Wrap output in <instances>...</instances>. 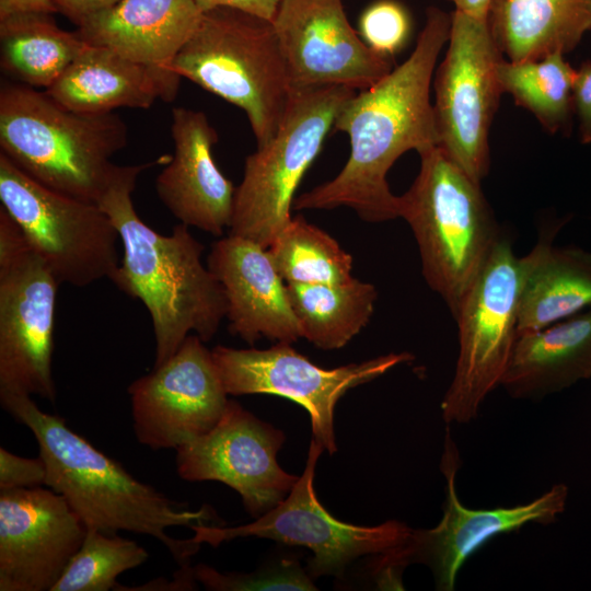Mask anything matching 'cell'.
<instances>
[{
  "label": "cell",
  "instance_id": "obj_26",
  "mask_svg": "<svg viewBox=\"0 0 591 591\" xmlns=\"http://www.w3.org/2000/svg\"><path fill=\"white\" fill-rule=\"evenodd\" d=\"M86 46L77 31L62 30L49 13L0 19V68L20 84L48 89Z\"/></svg>",
  "mask_w": 591,
  "mask_h": 591
},
{
  "label": "cell",
  "instance_id": "obj_27",
  "mask_svg": "<svg viewBox=\"0 0 591 591\" xmlns=\"http://www.w3.org/2000/svg\"><path fill=\"white\" fill-rule=\"evenodd\" d=\"M301 337L323 350L344 347L374 312L378 292L357 278L344 283H286Z\"/></svg>",
  "mask_w": 591,
  "mask_h": 591
},
{
  "label": "cell",
  "instance_id": "obj_30",
  "mask_svg": "<svg viewBox=\"0 0 591 591\" xmlns=\"http://www.w3.org/2000/svg\"><path fill=\"white\" fill-rule=\"evenodd\" d=\"M148 557V552L132 540L88 530L51 591L115 590L117 577L146 563Z\"/></svg>",
  "mask_w": 591,
  "mask_h": 591
},
{
  "label": "cell",
  "instance_id": "obj_34",
  "mask_svg": "<svg viewBox=\"0 0 591 591\" xmlns=\"http://www.w3.org/2000/svg\"><path fill=\"white\" fill-rule=\"evenodd\" d=\"M573 107L579 119L582 143H591V60L577 70L573 83Z\"/></svg>",
  "mask_w": 591,
  "mask_h": 591
},
{
  "label": "cell",
  "instance_id": "obj_6",
  "mask_svg": "<svg viewBox=\"0 0 591 591\" xmlns=\"http://www.w3.org/2000/svg\"><path fill=\"white\" fill-rule=\"evenodd\" d=\"M171 69L244 111L257 147L275 136L292 95L273 23L235 9L202 12Z\"/></svg>",
  "mask_w": 591,
  "mask_h": 591
},
{
  "label": "cell",
  "instance_id": "obj_19",
  "mask_svg": "<svg viewBox=\"0 0 591 591\" xmlns=\"http://www.w3.org/2000/svg\"><path fill=\"white\" fill-rule=\"evenodd\" d=\"M171 117L174 154L155 179L158 196L179 223L222 235L236 187L213 160L217 130L201 111L174 107Z\"/></svg>",
  "mask_w": 591,
  "mask_h": 591
},
{
  "label": "cell",
  "instance_id": "obj_31",
  "mask_svg": "<svg viewBox=\"0 0 591 591\" xmlns=\"http://www.w3.org/2000/svg\"><path fill=\"white\" fill-rule=\"evenodd\" d=\"M196 581L209 590H316L312 578L293 560H281L269 569L252 573H221L207 565L193 568Z\"/></svg>",
  "mask_w": 591,
  "mask_h": 591
},
{
  "label": "cell",
  "instance_id": "obj_13",
  "mask_svg": "<svg viewBox=\"0 0 591 591\" xmlns=\"http://www.w3.org/2000/svg\"><path fill=\"white\" fill-rule=\"evenodd\" d=\"M211 351L228 395L270 394L301 405L310 415L312 438L329 454L337 450L334 410L340 397L413 359L408 352L387 354L325 369L288 343H277L267 349L219 345Z\"/></svg>",
  "mask_w": 591,
  "mask_h": 591
},
{
  "label": "cell",
  "instance_id": "obj_18",
  "mask_svg": "<svg viewBox=\"0 0 591 591\" xmlns=\"http://www.w3.org/2000/svg\"><path fill=\"white\" fill-rule=\"evenodd\" d=\"M86 532L50 488L0 489V590L51 591Z\"/></svg>",
  "mask_w": 591,
  "mask_h": 591
},
{
  "label": "cell",
  "instance_id": "obj_2",
  "mask_svg": "<svg viewBox=\"0 0 591 591\" xmlns=\"http://www.w3.org/2000/svg\"><path fill=\"white\" fill-rule=\"evenodd\" d=\"M171 157L137 165H117L96 202L111 218L123 246L121 262L111 281L147 308L153 327V367L171 358L195 332L210 340L227 317L224 290L201 260L204 245L189 227L176 224L167 235L138 216L131 194L142 171L166 164Z\"/></svg>",
  "mask_w": 591,
  "mask_h": 591
},
{
  "label": "cell",
  "instance_id": "obj_1",
  "mask_svg": "<svg viewBox=\"0 0 591 591\" xmlns=\"http://www.w3.org/2000/svg\"><path fill=\"white\" fill-rule=\"evenodd\" d=\"M450 28L451 14L429 7L410 56L343 105L333 129L348 135L349 158L333 179L296 197V210L348 207L368 222L398 218L386 175L405 152L439 146L430 85Z\"/></svg>",
  "mask_w": 591,
  "mask_h": 591
},
{
  "label": "cell",
  "instance_id": "obj_8",
  "mask_svg": "<svg viewBox=\"0 0 591 591\" xmlns=\"http://www.w3.org/2000/svg\"><path fill=\"white\" fill-rule=\"evenodd\" d=\"M0 201L60 283L109 280L119 266V234L95 202L55 192L0 153Z\"/></svg>",
  "mask_w": 591,
  "mask_h": 591
},
{
  "label": "cell",
  "instance_id": "obj_23",
  "mask_svg": "<svg viewBox=\"0 0 591 591\" xmlns=\"http://www.w3.org/2000/svg\"><path fill=\"white\" fill-rule=\"evenodd\" d=\"M591 378V308L517 336L500 385L513 398L540 399Z\"/></svg>",
  "mask_w": 591,
  "mask_h": 591
},
{
  "label": "cell",
  "instance_id": "obj_20",
  "mask_svg": "<svg viewBox=\"0 0 591 591\" xmlns=\"http://www.w3.org/2000/svg\"><path fill=\"white\" fill-rule=\"evenodd\" d=\"M207 266L224 290L233 335L250 345L262 337L288 344L301 338L287 285L267 248L229 234L212 244Z\"/></svg>",
  "mask_w": 591,
  "mask_h": 591
},
{
  "label": "cell",
  "instance_id": "obj_21",
  "mask_svg": "<svg viewBox=\"0 0 591 591\" xmlns=\"http://www.w3.org/2000/svg\"><path fill=\"white\" fill-rule=\"evenodd\" d=\"M179 79L172 70L88 44L45 91L73 112L104 114L119 107L149 108L158 100L171 102L177 94Z\"/></svg>",
  "mask_w": 591,
  "mask_h": 591
},
{
  "label": "cell",
  "instance_id": "obj_36",
  "mask_svg": "<svg viewBox=\"0 0 591 591\" xmlns=\"http://www.w3.org/2000/svg\"><path fill=\"white\" fill-rule=\"evenodd\" d=\"M119 0H51L58 13L79 26L91 15L114 5Z\"/></svg>",
  "mask_w": 591,
  "mask_h": 591
},
{
  "label": "cell",
  "instance_id": "obj_5",
  "mask_svg": "<svg viewBox=\"0 0 591 591\" xmlns=\"http://www.w3.org/2000/svg\"><path fill=\"white\" fill-rule=\"evenodd\" d=\"M419 157L418 175L398 196V218L414 233L426 282L455 318L501 234L480 183L439 147Z\"/></svg>",
  "mask_w": 591,
  "mask_h": 591
},
{
  "label": "cell",
  "instance_id": "obj_22",
  "mask_svg": "<svg viewBox=\"0 0 591 591\" xmlns=\"http://www.w3.org/2000/svg\"><path fill=\"white\" fill-rule=\"evenodd\" d=\"M201 15L194 0H119L84 20L77 32L89 45L172 70Z\"/></svg>",
  "mask_w": 591,
  "mask_h": 591
},
{
  "label": "cell",
  "instance_id": "obj_16",
  "mask_svg": "<svg viewBox=\"0 0 591 591\" xmlns=\"http://www.w3.org/2000/svg\"><path fill=\"white\" fill-rule=\"evenodd\" d=\"M285 439L281 430L229 399L210 431L176 449L177 473L188 482L230 486L247 512L258 518L282 501L299 479L277 462Z\"/></svg>",
  "mask_w": 591,
  "mask_h": 591
},
{
  "label": "cell",
  "instance_id": "obj_24",
  "mask_svg": "<svg viewBox=\"0 0 591 591\" xmlns=\"http://www.w3.org/2000/svg\"><path fill=\"white\" fill-rule=\"evenodd\" d=\"M555 231L519 257L518 335L543 329L591 306V252L555 246Z\"/></svg>",
  "mask_w": 591,
  "mask_h": 591
},
{
  "label": "cell",
  "instance_id": "obj_11",
  "mask_svg": "<svg viewBox=\"0 0 591 591\" xmlns=\"http://www.w3.org/2000/svg\"><path fill=\"white\" fill-rule=\"evenodd\" d=\"M503 58L487 21L451 13L448 49L433 73L438 147L477 183L489 172V130L502 94L497 71Z\"/></svg>",
  "mask_w": 591,
  "mask_h": 591
},
{
  "label": "cell",
  "instance_id": "obj_9",
  "mask_svg": "<svg viewBox=\"0 0 591 591\" xmlns=\"http://www.w3.org/2000/svg\"><path fill=\"white\" fill-rule=\"evenodd\" d=\"M59 285L0 207V393L55 401L51 354Z\"/></svg>",
  "mask_w": 591,
  "mask_h": 591
},
{
  "label": "cell",
  "instance_id": "obj_15",
  "mask_svg": "<svg viewBox=\"0 0 591 591\" xmlns=\"http://www.w3.org/2000/svg\"><path fill=\"white\" fill-rule=\"evenodd\" d=\"M447 429L440 464L447 484L442 518L432 529L413 530L409 542L389 560L398 569L410 563H422L430 568L438 590L453 591L467 558L495 536L517 531L528 523H553L565 510L568 487L556 484L538 498L514 507L467 508L456 494L455 477L461 461Z\"/></svg>",
  "mask_w": 591,
  "mask_h": 591
},
{
  "label": "cell",
  "instance_id": "obj_14",
  "mask_svg": "<svg viewBox=\"0 0 591 591\" xmlns=\"http://www.w3.org/2000/svg\"><path fill=\"white\" fill-rule=\"evenodd\" d=\"M204 343L189 335L171 358L128 386L141 444L176 450L210 431L223 416L228 393Z\"/></svg>",
  "mask_w": 591,
  "mask_h": 591
},
{
  "label": "cell",
  "instance_id": "obj_7",
  "mask_svg": "<svg viewBox=\"0 0 591 591\" xmlns=\"http://www.w3.org/2000/svg\"><path fill=\"white\" fill-rule=\"evenodd\" d=\"M356 92L343 85L292 92L275 136L245 160L229 234L268 248L290 222L299 184Z\"/></svg>",
  "mask_w": 591,
  "mask_h": 591
},
{
  "label": "cell",
  "instance_id": "obj_37",
  "mask_svg": "<svg viewBox=\"0 0 591 591\" xmlns=\"http://www.w3.org/2000/svg\"><path fill=\"white\" fill-rule=\"evenodd\" d=\"M194 581H196V579L194 577L193 568H190L189 565H186L181 566V569L175 573L173 581L157 579L137 588H123L118 584L115 590H189L193 589Z\"/></svg>",
  "mask_w": 591,
  "mask_h": 591
},
{
  "label": "cell",
  "instance_id": "obj_4",
  "mask_svg": "<svg viewBox=\"0 0 591 591\" xmlns=\"http://www.w3.org/2000/svg\"><path fill=\"white\" fill-rule=\"evenodd\" d=\"M128 128L112 113L73 112L34 88L2 82L0 148L16 167L60 194L97 202L117 165Z\"/></svg>",
  "mask_w": 591,
  "mask_h": 591
},
{
  "label": "cell",
  "instance_id": "obj_12",
  "mask_svg": "<svg viewBox=\"0 0 591 591\" xmlns=\"http://www.w3.org/2000/svg\"><path fill=\"white\" fill-rule=\"evenodd\" d=\"M323 451L312 438L303 474L282 501L254 522L234 528L194 524L193 542L218 546L236 537L257 536L305 546L313 552L306 569L312 579L341 577L347 566L361 556H385L402 549L413 534L408 525L395 520L375 526L354 525L337 520L320 503L313 479Z\"/></svg>",
  "mask_w": 591,
  "mask_h": 591
},
{
  "label": "cell",
  "instance_id": "obj_39",
  "mask_svg": "<svg viewBox=\"0 0 591 591\" xmlns=\"http://www.w3.org/2000/svg\"><path fill=\"white\" fill-rule=\"evenodd\" d=\"M455 7L454 11L464 13L478 20L487 21L491 0H448Z\"/></svg>",
  "mask_w": 591,
  "mask_h": 591
},
{
  "label": "cell",
  "instance_id": "obj_28",
  "mask_svg": "<svg viewBox=\"0 0 591 591\" xmlns=\"http://www.w3.org/2000/svg\"><path fill=\"white\" fill-rule=\"evenodd\" d=\"M576 73L561 53L520 62L503 58L497 71L502 93L510 94L553 135H567L571 129Z\"/></svg>",
  "mask_w": 591,
  "mask_h": 591
},
{
  "label": "cell",
  "instance_id": "obj_38",
  "mask_svg": "<svg viewBox=\"0 0 591 591\" xmlns=\"http://www.w3.org/2000/svg\"><path fill=\"white\" fill-rule=\"evenodd\" d=\"M28 12L58 13L51 0H0V19Z\"/></svg>",
  "mask_w": 591,
  "mask_h": 591
},
{
  "label": "cell",
  "instance_id": "obj_29",
  "mask_svg": "<svg viewBox=\"0 0 591 591\" xmlns=\"http://www.w3.org/2000/svg\"><path fill=\"white\" fill-rule=\"evenodd\" d=\"M267 251L286 283H344L354 278L351 255L302 216L292 217Z\"/></svg>",
  "mask_w": 591,
  "mask_h": 591
},
{
  "label": "cell",
  "instance_id": "obj_33",
  "mask_svg": "<svg viewBox=\"0 0 591 591\" xmlns=\"http://www.w3.org/2000/svg\"><path fill=\"white\" fill-rule=\"evenodd\" d=\"M44 460L19 456L0 448V489L33 488L46 484Z\"/></svg>",
  "mask_w": 591,
  "mask_h": 591
},
{
  "label": "cell",
  "instance_id": "obj_10",
  "mask_svg": "<svg viewBox=\"0 0 591 591\" xmlns=\"http://www.w3.org/2000/svg\"><path fill=\"white\" fill-rule=\"evenodd\" d=\"M519 257L501 235L454 318L459 356L441 402L447 424L474 420L486 396L500 385L518 336Z\"/></svg>",
  "mask_w": 591,
  "mask_h": 591
},
{
  "label": "cell",
  "instance_id": "obj_17",
  "mask_svg": "<svg viewBox=\"0 0 591 591\" xmlns=\"http://www.w3.org/2000/svg\"><path fill=\"white\" fill-rule=\"evenodd\" d=\"M271 23L292 92L327 85L360 91L394 68L359 37L343 0H281Z\"/></svg>",
  "mask_w": 591,
  "mask_h": 591
},
{
  "label": "cell",
  "instance_id": "obj_25",
  "mask_svg": "<svg viewBox=\"0 0 591 591\" xmlns=\"http://www.w3.org/2000/svg\"><path fill=\"white\" fill-rule=\"evenodd\" d=\"M487 25L509 61L565 55L591 31V0H491Z\"/></svg>",
  "mask_w": 591,
  "mask_h": 591
},
{
  "label": "cell",
  "instance_id": "obj_3",
  "mask_svg": "<svg viewBox=\"0 0 591 591\" xmlns=\"http://www.w3.org/2000/svg\"><path fill=\"white\" fill-rule=\"evenodd\" d=\"M0 401L3 409L35 437L46 464L45 485L65 498L88 530L149 535L160 541L179 566L188 565L200 544L192 538H173L167 530L211 520L209 508H178L71 430L61 417L39 409L31 395L0 393Z\"/></svg>",
  "mask_w": 591,
  "mask_h": 591
},
{
  "label": "cell",
  "instance_id": "obj_35",
  "mask_svg": "<svg viewBox=\"0 0 591 591\" xmlns=\"http://www.w3.org/2000/svg\"><path fill=\"white\" fill-rule=\"evenodd\" d=\"M201 12L216 8L240 10L273 22L281 0H194Z\"/></svg>",
  "mask_w": 591,
  "mask_h": 591
},
{
  "label": "cell",
  "instance_id": "obj_32",
  "mask_svg": "<svg viewBox=\"0 0 591 591\" xmlns=\"http://www.w3.org/2000/svg\"><path fill=\"white\" fill-rule=\"evenodd\" d=\"M359 28L363 42L371 49L391 58L405 45L412 30V20L402 3L379 0L363 11Z\"/></svg>",
  "mask_w": 591,
  "mask_h": 591
}]
</instances>
